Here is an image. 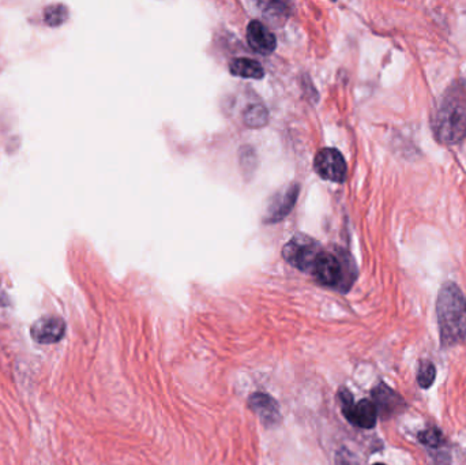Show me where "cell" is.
Segmentation results:
<instances>
[{"instance_id": "cell-5", "label": "cell", "mask_w": 466, "mask_h": 465, "mask_svg": "<svg viewBox=\"0 0 466 465\" xmlns=\"http://www.w3.org/2000/svg\"><path fill=\"white\" fill-rule=\"evenodd\" d=\"M314 169L322 179L334 183H342L348 172L344 156L334 148H325L317 153Z\"/></svg>"}, {"instance_id": "cell-2", "label": "cell", "mask_w": 466, "mask_h": 465, "mask_svg": "<svg viewBox=\"0 0 466 465\" xmlns=\"http://www.w3.org/2000/svg\"><path fill=\"white\" fill-rule=\"evenodd\" d=\"M437 317L444 347L466 344V298L457 284H443L437 301Z\"/></svg>"}, {"instance_id": "cell-10", "label": "cell", "mask_w": 466, "mask_h": 465, "mask_svg": "<svg viewBox=\"0 0 466 465\" xmlns=\"http://www.w3.org/2000/svg\"><path fill=\"white\" fill-rule=\"evenodd\" d=\"M247 43L254 51L262 55H269L274 52L277 47V41L274 34L269 30L267 26L260 21H251L247 26Z\"/></svg>"}, {"instance_id": "cell-16", "label": "cell", "mask_w": 466, "mask_h": 465, "mask_svg": "<svg viewBox=\"0 0 466 465\" xmlns=\"http://www.w3.org/2000/svg\"><path fill=\"white\" fill-rule=\"evenodd\" d=\"M419 441L427 446H431V447H438L443 445L444 442V438H443L442 433L435 428V427H431V428H427L424 431H421L419 435H418Z\"/></svg>"}, {"instance_id": "cell-18", "label": "cell", "mask_w": 466, "mask_h": 465, "mask_svg": "<svg viewBox=\"0 0 466 465\" xmlns=\"http://www.w3.org/2000/svg\"><path fill=\"white\" fill-rule=\"evenodd\" d=\"M337 465H359L357 461L354 460V457L350 454V452L347 450H341L337 454Z\"/></svg>"}, {"instance_id": "cell-11", "label": "cell", "mask_w": 466, "mask_h": 465, "mask_svg": "<svg viewBox=\"0 0 466 465\" xmlns=\"http://www.w3.org/2000/svg\"><path fill=\"white\" fill-rule=\"evenodd\" d=\"M347 419L352 424H354L357 427L373 428V426L376 424L378 410L371 400L364 398L359 402H354V407Z\"/></svg>"}, {"instance_id": "cell-3", "label": "cell", "mask_w": 466, "mask_h": 465, "mask_svg": "<svg viewBox=\"0 0 466 465\" xmlns=\"http://www.w3.org/2000/svg\"><path fill=\"white\" fill-rule=\"evenodd\" d=\"M311 273L318 282L327 287H340L348 289L356 277L353 262L344 256L342 251L338 254L322 251L315 261Z\"/></svg>"}, {"instance_id": "cell-7", "label": "cell", "mask_w": 466, "mask_h": 465, "mask_svg": "<svg viewBox=\"0 0 466 465\" xmlns=\"http://www.w3.org/2000/svg\"><path fill=\"white\" fill-rule=\"evenodd\" d=\"M248 405L266 427H273L280 423V408L277 401L272 395L254 393L248 400Z\"/></svg>"}, {"instance_id": "cell-17", "label": "cell", "mask_w": 466, "mask_h": 465, "mask_svg": "<svg viewBox=\"0 0 466 465\" xmlns=\"http://www.w3.org/2000/svg\"><path fill=\"white\" fill-rule=\"evenodd\" d=\"M338 401H340V404H341V408H342V414H344V417L348 418L350 411H352L353 407H354L353 395H352V393H350L348 389L341 388L340 392H338Z\"/></svg>"}, {"instance_id": "cell-19", "label": "cell", "mask_w": 466, "mask_h": 465, "mask_svg": "<svg viewBox=\"0 0 466 465\" xmlns=\"http://www.w3.org/2000/svg\"><path fill=\"white\" fill-rule=\"evenodd\" d=\"M373 465H386V464H382V463H376V464H373Z\"/></svg>"}, {"instance_id": "cell-13", "label": "cell", "mask_w": 466, "mask_h": 465, "mask_svg": "<svg viewBox=\"0 0 466 465\" xmlns=\"http://www.w3.org/2000/svg\"><path fill=\"white\" fill-rule=\"evenodd\" d=\"M69 18V8L65 4H51L44 10V21L48 26H60Z\"/></svg>"}, {"instance_id": "cell-12", "label": "cell", "mask_w": 466, "mask_h": 465, "mask_svg": "<svg viewBox=\"0 0 466 465\" xmlns=\"http://www.w3.org/2000/svg\"><path fill=\"white\" fill-rule=\"evenodd\" d=\"M229 71L236 77L250 78V79H260L265 75V70L254 59L248 58H239L234 59L229 65Z\"/></svg>"}, {"instance_id": "cell-4", "label": "cell", "mask_w": 466, "mask_h": 465, "mask_svg": "<svg viewBox=\"0 0 466 465\" xmlns=\"http://www.w3.org/2000/svg\"><path fill=\"white\" fill-rule=\"evenodd\" d=\"M321 253L322 247L319 243L304 233L295 235L282 249L285 261L303 272H311Z\"/></svg>"}, {"instance_id": "cell-8", "label": "cell", "mask_w": 466, "mask_h": 465, "mask_svg": "<svg viewBox=\"0 0 466 465\" xmlns=\"http://www.w3.org/2000/svg\"><path fill=\"white\" fill-rule=\"evenodd\" d=\"M373 404L383 418H390L404 408V400L385 384H378L373 391Z\"/></svg>"}, {"instance_id": "cell-6", "label": "cell", "mask_w": 466, "mask_h": 465, "mask_svg": "<svg viewBox=\"0 0 466 465\" xmlns=\"http://www.w3.org/2000/svg\"><path fill=\"white\" fill-rule=\"evenodd\" d=\"M66 322L58 315H44L30 327L32 339L39 344H55L65 337Z\"/></svg>"}, {"instance_id": "cell-9", "label": "cell", "mask_w": 466, "mask_h": 465, "mask_svg": "<svg viewBox=\"0 0 466 465\" xmlns=\"http://www.w3.org/2000/svg\"><path fill=\"white\" fill-rule=\"evenodd\" d=\"M299 191H300V187L298 185H292V186L288 187L284 192L276 195L273 198L272 204L269 205L267 214L265 216V221L277 223V221H281L284 217H286L291 213V210L293 209V207L298 201Z\"/></svg>"}, {"instance_id": "cell-15", "label": "cell", "mask_w": 466, "mask_h": 465, "mask_svg": "<svg viewBox=\"0 0 466 465\" xmlns=\"http://www.w3.org/2000/svg\"><path fill=\"white\" fill-rule=\"evenodd\" d=\"M437 376V369L430 360L420 362L419 372H418V382L422 389L431 388Z\"/></svg>"}, {"instance_id": "cell-14", "label": "cell", "mask_w": 466, "mask_h": 465, "mask_svg": "<svg viewBox=\"0 0 466 465\" xmlns=\"http://www.w3.org/2000/svg\"><path fill=\"white\" fill-rule=\"evenodd\" d=\"M267 110L262 105H251L244 114V122L250 127H262L267 123Z\"/></svg>"}, {"instance_id": "cell-1", "label": "cell", "mask_w": 466, "mask_h": 465, "mask_svg": "<svg viewBox=\"0 0 466 465\" xmlns=\"http://www.w3.org/2000/svg\"><path fill=\"white\" fill-rule=\"evenodd\" d=\"M432 130L443 145L466 140V81H455L443 93L432 117Z\"/></svg>"}]
</instances>
